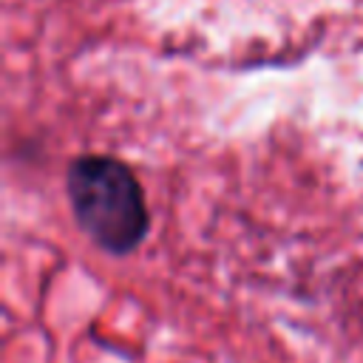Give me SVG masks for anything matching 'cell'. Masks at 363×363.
I'll use <instances>...</instances> for the list:
<instances>
[{
    "label": "cell",
    "mask_w": 363,
    "mask_h": 363,
    "mask_svg": "<svg viewBox=\"0 0 363 363\" xmlns=\"http://www.w3.org/2000/svg\"><path fill=\"white\" fill-rule=\"evenodd\" d=\"M65 190L79 227L102 250L125 255L147 235L145 190L125 162L113 156H79L68 167Z\"/></svg>",
    "instance_id": "obj_1"
}]
</instances>
